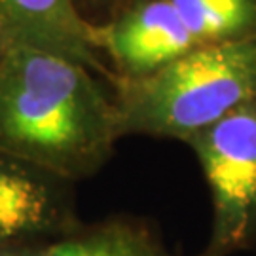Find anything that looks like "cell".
Segmentation results:
<instances>
[{"mask_svg": "<svg viewBox=\"0 0 256 256\" xmlns=\"http://www.w3.org/2000/svg\"><path fill=\"white\" fill-rule=\"evenodd\" d=\"M210 192L212 222L198 256H234L256 247V99L186 140Z\"/></svg>", "mask_w": 256, "mask_h": 256, "instance_id": "obj_3", "label": "cell"}, {"mask_svg": "<svg viewBox=\"0 0 256 256\" xmlns=\"http://www.w3.org/2000/svg\"><path fill=\"white\" fill-rule=\"evenodd\" d=\"M198 46L256 40V0H169Z\"/></svg>", "mask_w": 256, "mask_h": 256, "instance_id": "obj_8", "label": "cell"}, {"mask_svg": "<svg viewBox=\"0 0 256 256\" xmlns=\"http://www.w3.org/2000/svg\"><path fill=\"white\" fill-rule=\"evenodd\" d=\"M76 184L0 150V247H36L72 234Z\"/></svg>", "mask_w": 256, "mask_h": 256, "instance_id": "obj_4", "label": "cell"}, {"mask_svg": "<svg viewBox=\"0 0 256 256\" xmlns=\"http://www.w3.org/2000/svg\"><path fill=\"white\" fill-rule=\"evenodd\" d=\"M120 137L186 142L256 99V40L196 46L142 78H112Z\"/></svg>", "mask_w": 256, "mask_h": 256, "instance_id": "obj_2", "label": "cell"}, {"mask_svg": "<svg viewBox=\"0 0 256 256\" xmlns=\"http://www.w3.org/2000/svg\"><path fill=\"white\" fill-rule=\"evenodd\" d=\"M10 42L8 36L4 34V30L0 28V66H2V61H4V57H6V54H8V50H10Z\"/></svg>", "mask_w": 256, "mask_h": 256, "instance_id": "obj_11", "label": "cell"}, {"mask_svg": "<svg viewBox=\"0 0 256 256\" xmlns=\"http://www.w3.org/2000/svg\"><path fill=\"white\" fill-rule=\"evenodd\" d=\"M78 2H82V0H78ZM92 4L95 6H106V8H112V10H118L122 4H126L128 0H90ZM82 8V6H80Z\"/></svg>", "mask_w": 256, "mask_h": 256, "instance_id": "obj_10", "label": "cell"}, {"mask_svg": "<svg viewBox=\"0 0 256 256\" xmlns=\"http://www.w3.org/2000/svg\"><path fill=\"white\" fill-rule=\"evenodd\" d=\"M0 28L12 44L61 54L106 74L97 25L78 0H0Z\"/></svg>", "mask_w": 256, "mask_h": 256, "instance_id": "obj_6", "label": "cell"}, {"mask_svg": "<svg viewBox=\"0 0 256 256\" xmlns=\"http://www.w3.org/2000/svg\"><path fill=\"white\" fill-rule=\"evenodd\" d=\"M40 247H0V256H36Z\"/></svg>", "mask_w": 256, "mask_h": 256, "instance_id": "obj_9", "label": "cell"}, {"mask_svg": "<svg viewBox=\"0 0 256 256\" xmlns=\"http://www.w3.org/2000/svg\"><path fill=\"white\" fill-rule=\"evenodd\" d=\"M36 256H171L146 220L116 214L84 222L72 234L42 245Z\"/></svg>", "mask_w": 256, "mask_h": 256, "instance_id": "obj_7", "label": "cell"}, {"mask_svg": "<svg viewBox=\"0 0 256 256\" xmlns=\"http://www.w3.org/2000/svg\"><path fill=\"white\" fill-rule=\"evenodd\" d=\"M120 138L114 97L95 70L10 44L0 66V150L76 184L108 164Z\"/></svg>", "mask_w": 256, "mask_h": 256, "instance_id": "obj_1", "label": "cell"}, {"mask_svg": "<svg viewBox=\"0 0 256 256\" xmlns=\"http://www.w3.org/2000/svg\"><path fill=\"white\" fill-rule=\"evenodd\" d=\"M97 32L118 78L154 74L198 46L169 0H128Z\"/></svg>", "mask_w": 256, "mask_h": 256, "instance_id": "obj_5", "label": "cell"}]
</instances>
